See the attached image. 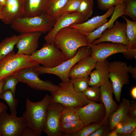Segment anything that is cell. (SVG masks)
<instances>
[{"label":"cell","mask_w":136,"mask_h":136,"mask_svg":"<svg viewBox=\"0 0 136 136\" xmlns=\"http://www.w3.org/2000/svg\"><path fill=\"white\" fill-rule=\"evenodd\" d=\"M88 44L86 35L69 26L59 30L53 41L55 46L62 52L65 60L73 57L80 47Z\"/></svg>","instance_id":"obj_1"},{"label":"cell","mask_w":136,"mask_h":136,"mask_svg":"<svg viewBox=\"0 0 136 136\" xmlns=\"http://www.w3.org/2000/svg\"><path fill=\"white\" fill-rule=\"evenodd\" d=\"M51 100V96L48 94L37 102L26 99V110L22 116L26 121L27 127L32 129L37 136H41L43 131L47 108Z\"/></svg>","instance_id":"obj_2"},{"label":"cell","mask_w":136,"mask_h":136,"mask_svg":"<svg viewBox=\"0 0 136 136\" xmlns=\"http://www.w3.org/2000/svg\"><path fill=\"white\" fill-rule=\"evenodd\" d=\"M55 21L46 13L32 17H23L13 21L11 28L20 33L49 32L53 28Z\"/></svg>","instance_id":"obj_3"},{"label":"cell","mask_w":136,"mask_h":136,"mask_svg":"<svg viewBox=\"0 0 136 136\" xmlns=\"http://www.w3.org/2000/svg\"><path fill=\"white\" fill-rule=\"evenodd\" d=\"M39 65L29 55L15 53L13 50L0 60V81L9 76L17 75L23 69L34 68Z\"/></svg>","instance_id":"obj_4"},{"label":"cell","mask_w":136,"mask_h":136,"mask_svg":"<svg viewBox=\"0 0 136 136\" xmlns=\"http://www.w3.org/2000/svg\"><path fill=\"white\" fill-rule=\"evenodd\" d=\"M91 54L90 48L88 46H83L78 49L73 57L55 67L49 68L39 65L33 69L39 75L46 74L55 75L61 79L62 82H68L71 81L69 75L72 67L80 59L90 56Z\"/></svg>","instance_id":"obj_5"},{"label":"cell","mask_w":136,"mask_h":136,"mask_svg":"<svg viewBox=\"0 0 136 136\" xmlns=\"http://www.w3.org/2000/svg\"><path fill=\"white\" fill-rule=\"evenodd\" d=\"M59 85L58 89L52 93L51 102L59 103L65 107L72 108L84 106L90 101L82 93L75 91L71 81L61 82Z\"/></svg>","instance_id":"obj_6"},{"label":"cell","mask_w":136,"mask_h":136,"mask_svg":"<svg viewBox=\"0 0 136 136\" xmlns=\"http://www.w3.org/2000/svg\"><path fill=\"white\" fill-rule=\"evenodd\" d=\"M91 48V56L96 61L107 59L109 56L118 53H122L128 59L136 58V49H132L123 44L110 42H101L96 44H88Z\"/></svg>","instance_id":"obj_7"},{"label":"cell","mask_w":136,"mask_h":136,"mask_svg":"<svg viewBox=\"0 0 136 136\" xmlns=\"http://www.w3.org/2000/svg\"><path fill=\"white\" fill-rule=\"evenodd\" d=\"M29 56L39 64L50 68L57 66L65 60L60 50L54 44L46 43L42 48L37 50Z\"/></svg>","instance_id":"obj_8"},{"label":"cell","mask_w":136,"mask_h":136,"mask_svg":"<svg viewBox=\"0 0 136 136\" xmlns=\"http://www.w3.org/2000/svg\"><path fill=\"white\" fill-rule=\"evenodd\" d=\"M109 78L112 83L115 99L120 103L122 87L129 83V76L127 63L114 61L109 65Z\"/></svg>","instance_id":"obj_9"},{"label":"cell","mask_w":136,"mask_h":136,"mask_svg":"<svg viewBox=\"0 0 136 136\" xmlns=\"http://www.w3.org/2000/svg\"><path fill=\"white\" fill-rule=\"evenodd\" d=\"M33 68L23 69L17 74L20 82L25 83L30 87L38 90L47 91L51 93L56 91L59 85L48 80H43Z\"/></svg>","instance_id":"obj_10"},{"label":"cell","mask_w":136,"mask_h":136,"mask_svg":"<svg viewBox=\"0 0 136 136\" xmlns=\"http://www.w3.org/2000/svg\"><path fill=\"white\" fill-rule=\"evenodd\" d=\"M7 110L0 115V133L1 136H21L27 127L25 119L22 117L13 116Z\"/></svg>","instance_id":"obj_11"},{"label":"cell","mask_w":136,"mask_h":136,"mask_svg":"<svg viewBox=\"0 0 136 136\" xmlns=\"http://www.w3.org/2000/svg\"><path fill=\"white\" fill-rule=\"evenodd\" d=\"M64 107L56 102H51L48 106L43 131L48 136H60V117Z\"/></svg>","instance_id":"obj_12"},{"label":"cell","mask_w":136,"mask_h":136,"mask_svg":"<svg viewBox=\"0 0 136 136\" xmlns=\"http://www.w3.org/2000/svg\"><path fill=\"white\" fill-rule=\"evenodd\" d=\"M80 119L84 126L92 123H99L104 119L105 110L103 104L91 101L87 105L77 107Z\"/></svg>","instance_id":"obj_13"},{"label":"cell","mask_w":136,"mask_h":136,"mask_svg":"<svg viewBox=\"0 0 136 136\" xmlns=\"http://www.w3.org/2000/svg\"><path fill=\"white\" fill-rule=\"evenodd\" d=\"M126 23L116 21L113 26L105 30L100 37L92 44H96L101 42H110L122 44L130 47L126 34Z\"/></svg>","instance_id":"obj_14"},{"label":"cell","mask_w":136,"mask_h":136,"mask_svg":"<svg viewBox=\"0 0 136 136\" xmlns=\"http://www.w3.org/2000/svg\"><path fill=\"white\" fill-rule=\"evenodd\" d=\"M85 21L83 16L78 12L63 14L57 19L52 29L44 37V40L46 43L53 44L54 37L59 30L71 25L82 23Z\"/></svg>","instance_id":"obj_15"},{"label":"cell","mask_w":136,"mask_h":136,"mask_svg":"<svg viewBox=\"0 0 136 136\" xmlns=\"http://www.w3.org/2000/svg\"><path fill=\"white\" fill-rule=\"evenodd\" d=\"M24 16V0H7L0 20L6 24L11 25L15 20Z\"/></svg>","instance_id":"obj_16"},{"label":"cell","mask_w":136,"mask_h":136,"mask_svg":"<svg viewBox=\"0 0 136 136\" xmlns=\"http://www.w3.org/2000/svg\"><path fill=\"white\" fill-rule=\"evenodd\" d=\"M100 87L101 93L100 101L104 106L105 115L103 119L99 123L101 125H109L108 117L112 113L117 109L119 105L113 98L114 91L111 81H109Z\"/></svg>","instance_id":"obj_17"},{"label":"cell","mask_w":136,"mask_h":136,"mask_svg":"<svg viewBox=\"0 0 136 136\" xmlns=\"http://www.w3.org/2000/svg\"><path fill=\"white\" fill-rule=\"evenodd\" d=\"M42 33L40 32L20 33L16 45L17 53L30 55L39 47V40Z\"/></svg>","instance_id":"obj_18"},{"label":"cell","mask_w":136,"mask_h":136,"mask_svg":"<svg viewBox=\"0 0 136 136\" xmlns=\"http://www.w3.org/2000/svg\"><path fill=\"white\" fill-rule=\"evenodd\" d=\"M115 7H111L106 13L102 15L97 16L83 23L73 24L69 26L76 29L85 35L91 33L108 21L107 18L113 14Z\"/></svg>","instance_id":"obj_19"},{"label":"cell","mask_w":136,"mask_h":136,"mask_svg":"<svg viewBox=\"0 0 136 136\" xmlns=\"http://www.w3.org/2000/svg\"><path fill=\"white\" fill-rule=\"evenodd\" d=\"M109 63L107 59L96 61L94 68L95 69L89 75V86L100 87L109 81Z\"/></svg>","instance_id":"obj_20"},{"label":"cell","mask_w":136,"mask_h":136,"mask_svg":"<svg viewBox=\"0 0 136 136\" xmlns=\"http://www.w3.org/2000/svg\"><path fill=\"white\" fill-rule=\"evenodd\" d=\"M126 6L125 2L115 6L114 12L109 21L93 32L86 35L87 36L88 44L92 43L94 41L100 37L105 30L113 26L116 19L119 17L124 15Z\"/></svg>","instance_id":"obj_21"},{"label":"cell","mask_w":136,"mask_h":136,"mask_svg":"<svg viewBox=\"0 0 136 136\" xmlns=\"http://www.w3.org/2000/svg\"><path fill=\"white\" fill-rule=\"evenodd\" d=\"M96 62L91 55L82 58L72 67L69 73V77L71 79L89 76L94 68Z\"/></svg>","instance_id":"obj_22"},{"label":"cell","mask_w":136,"mask_h":136,"mask_svg":"<svg viewBox=\"0 0 136 136\" xmlns=\"http://www.w3.org/2000/svg\"><path fill=\"white\" fill-rule=\"evenodd\" d=\"M51 1L24 0V17H32L46 13Z\"/></svg>","instance_id":"obj_23"},{"label":"cell","mask_w":136,"mask_h":136,"mask_svg":"<svg viewBox=\"0 0 136 136\" xmlns=\"http://www.w3.org/2000/svg\"><path fill=\"white\" fill-rule=\"evenodd\" d=\"M130 105L129 100L123 98L117 109L110 115L108 121L111 131L113 130L118 123L128 115Z\"/></svg>","instance_id":"obj_24"},{"label":"cell","mask_w":136,"mask_h":136,"mask_svg":"<svg viewBox=\"0 0 136 136\" xmlns=\"http://www.w3.org/2000/svg\"><path fill=\"white\" fill-rule=\"evenodd\" d=\"M136 127V117L127 115L118 123L113 130L115 131L118 136H130L133 130Z\"/></svg>","instance_id":"obj_25"},{"label":"cell","mask_w":136,"mask_h":136,"mask_svg":"<svg viewBox=\"0 0 136 136\" xmlns=\"http://www.w3.org/2000/svg\"><path fill=\"white\" fill-rule=\"evenodd\" d=\"M84 126L83 123L80 119L60 124L59 130L62 135L73 136Z\"/></svg>","instance_id":"obj_26"},{"label":"cell","mask_w":136,"mask_h":136,"mask_svg":"<svg viewBox=\"0 0 136 136\" xmlns=\"http://www.w3.org/2000/svg\"><path fill=\"white\" fill-rule=\"evenodd\" d=\"M69 0H51L46 14L55 21Z\"/></svg>","instance_id":"obj_27"},{"label":"cell","mask_w":136,"mask_h":136,"mask_svg":"<svg viewBox=\"0 0 136 136\" xmlns=\"http://www.w3.org/2000/svg\"><path fill=\"white\" fill-rule=\"evenodd\" d=\"M20 35L7 37L0 43V60L13 50L19 38Z\"/></svg>","instance_id":"obj_28"},{"label":"cell","mask_w":136,"mask_h":136,"mask_svg":"<svg viewBox=\"0 0 136 136\" xmlns=\"http://www.w3.org/2000/svg\"><path fill=\"white\" fill-rule=\"evenodd\" d=\"M126 23V34L131 49H136V21H131L122 16Z\"/></svg>","instance_id":"obj_29"},{"label":"cell","mask_w":136,"mask_h":136,"mask_svg":"<svg viewBox=\"0 0 136 136\" xmlns=\"http://www.w3.org/2000/svg\"><path fill=\"white\" fill-rule=\"evenodd\" d=\"M77 107L68 108L64 107L60 114V124L80 119Z\"/></svg>","instance_id":"obj_30"},{"label":"cell","mask_w":136,"mask_h":136,"mask_svg":"<svg viewBox=\"0 0 136 136\" xmlns=\"http://www.w3.org/2000/svg\"><path fill=\"white\" fill-rule=\"evenodd\" d=\"M0 98L4 100L7 104L10 110L11 114L16 116V108L18 101L15 98L12 92L9 90L3 91L0 95Z\"/></svg>","instance_id":"obj_31"},{"label":"cell","mask_w":136,"mask_h":136,"mask_svg":"<svg viewBox=\"0 0 136 136\" xmlns=\"http://www.w3.org/2000/svg\"><path fill=\"white\" fill-rule=\"evenodd\" d=\"M93 0H81L77 12L80 13L86 21L91 16L93 12Z\"/></svg>","instance_id":"obj_32"},{"label":"cell","mask_w":136,"mask_h":136,"mask_svg":"<svg viewBox=\"0 0 136 136\" xmlns=\"http://www.w3.org/2000/svg\"><path fill=\"white\" fill-rule=\"evenodd\" d=\"M90 77L75 78L71 79L75 91L82 93L89 86Z\"/></svg>","instance_id":"obj_33"},{"label":"cell","mask_w":136,"mask_h":136,"mask_svg":"<svg viewBox=\"0 0 136 136\" xmlns=\"http://www.w3.org/2000/svg\"><path fill=\"white\" fill-rule=\"evenodd\" d=\"M82 93L88 100L90 101L95 102L100 101L101 93L99 87L89 86Z\"/></svg>","instance_id":"obj_34"},{"label":"cell","mask_w":136,"mask_h":136,"mask_svg":"<svg viewBox=\"0 0 136 136\" xmlns=\"http://www.w3.org/2000/svg\"><path fill=\"white\" fill-rule=\"evenodd\" d=\"M4 80L3 91L10 90L15 97L16 86L20 82L18 77L17 75H12L7 77Z\"/></svg>","instance_id":"obj_35"},{"label":"cell","mask_w":136,"mask_h":136,"mask_svg":"<svg viewBox=\"0 0 136 136\" xmlns=\"http://www.w3.org/2000/svg\"><path fill=\"white\" fill-rule=\"evenodd\" d=\"M125 2L124 15L128 16L133 21H136V0H125Z\"/></svg>","instance_id":"obj_36"},{"label":"cell","mask_w":136,"mask_h":136,"mask_svg":"<svg viewBox=\"0 0 136 136\" xmlns=\"http://www.w3.org/2000/svg\"><path fill=\"white\" fill-rule=\"evenodd\" d=\"M101 125L99 123H92L84 126L73 136H89Z\"/></svg>","instance_id":"obj_37"},{"label":"cell","mask_w":136,"mask_h":136,"mask_svg":"<svg viewBox=\"0 0 136 136\" xmlns=\"http://www.w3.org/2000/svg\"><path fill=\"white\" fill-rule=\"evenodd\" d=\"M98 8L100 10H108L113 6L122 4L125 0H96Z\"/></svg>","instance_id":"obj_38"},{"label":"cell","mask_w":136,"mask_h":136,"mask_svg":"<svg viewBox=\"0 0 136 136\" xmlns=\"http://www.w3.org/2000/svg\"><path fill=\"white\" fill-rule=\"evenodd\" d=\"M81 1V0H69L61 12L60 15L65 13L77 12Z\"/></svg>","instance_id":"obj_39"},{"label":"cell","mask_w":136,"mask_h":136,"mask_svg":"<svg viewBox=\"0 0 136 136\" xmlns=\"http://www.w3.org/2000/svg\"><path fill=\"white\" fill-rule=\"evenodd\" d=\"M111 131L109 125H101L89 136H108Z\"/></svg>","instance_id":"obj_40"},{"label":"cell","mask_w":136,"mask_h":136,"mask_svg":"<svg viewBox=\"0 0 136 136\" xmlns=\"http://www.w3.org/2000/svg\"><path fill=\"white\" fill-rule=\"evenodd\" d=\"M128 115L132 117H136V101L132 100Z\"/></svg>","instance_id":"obj_41"},{"label":"cell","mask_w":136,"mask_h":136,"mask_svg":"<svg viewBox=\"0 0 136 136\" xmlns=\"http://www.w3.org/2000/svg\"><path fill=\"white\" fill-rule=\"evenodd\" d=\"M21 136H37V135L32 129L27 127L23 131Z\"/></svg>","instance_id":"obj_42"},{"label":"cell","mask_w":136,"mask_h":136,"mask_svg":"<svg viewBox=\"0 0 136 136\" xmlns=\"http://www.w3.org/2000/svg\"><path fill=\"white\" fill-rule=\"evenodd\" d=\"M128 73L131 74L132 78L136 79V66L133 67L131 65L128 66Z\"/></svg>","instance_id":"obj_43"},{"label":"cell","mask_w":136,"mask_h":136,"mask_svg":"<svg viewBox=\"0 0 136 136\" xmlns=\"http://www.w3.org/2000/svg\"><path fill=\"white\" fill-rule=\"evenodd\" d=\"M8 107L3 103L0 101V115L4 111L7 110Z\"/></svg>","instance_id":"obj_44"},{"label":"cell","mask_w":136,"mask_h":136,"mask_svg":"<svg viewBox=\"0 0 136 136\" xmlns=\"http://www.w3.org/2000/svg\"><path fill=\"white\" fill-rule=\"evenodd\" d=\"M130 94L133 99H136V87H133L131 90Z\"/></svg>","instance_id":"obj_45"},{"label":"cell","mask_w":136,"mask_h":136,"mask_svg":"<svg viewBox=\"0 0 136 136\" xmlns=\"http://www.w3.org/2000/svg\"><path fill=\"white\" fill-rule=\"evenodd\" d=\"M5 83V80L0 81V95L3 91V87Z\"/></svg>","instance_id":"obj_46"},{"label":"cell","mask_w":136,"mask_h":136,"mask_svg":"<svg viewBox=\"0 0 136 136\" xmlns=\"http://www.w3.org/2000/svg\"><path fill=\"white\" fill-rule=\"evenodd\" d=\"M117 132L115 130H113L109 133L108 136H118Z\"/></svg>","instance_id":"obj_47"},{"label":"cell","mask_w":136,"mask_h":136,"mask_svg":"<svg viewBox=\"0 0 136 136\" xmlns=\"http://www.w3.org/2000/svg\"><path fill=\"white\" fill-rule=\"evenodd\" d=\"M7 0H0V4L2 6H4L6 5Z\"/></svg>","instance_id":"obj_48"},{"label":"cell","mask_w":136,"mask_h":136,"mask_svg":"<svg viewBox=\"0 0 136 136\" xmlns=\"http://www.w3.org/2000/svg\"><path fill=\"white\" fill-rule=\"evenodd\" d=\"M130 136H136V127L134 128L131 132L130 135Z\"/></svg>","instance_id":"obj_49"},{"label":"cell","mask_w":136,"mask_h":136,"mask_svg":"<svg viewBox=\"0 0 136 136\" xmlns=\"http://www.w3.org/2000/svg\"><path fill=\"white\" fill-rule=\"evenodd\" d=\"M3 6H2L0 4V19L1 18V14L2 12V9L3 8Z\"/></svg>","instance_id":"obj_50"},{"label":"cell","mask_w":136,"mask_h":136,"mask_svg":"<svg viewBox=\"0 0 136 136\" xmlns=\"http://www.w3.org/2000/svg\"><path fill=\"white\" fill-rule=\"evenodd\" d=\"M0 136H1V135L0 133Z\"/></svg>","instance_id":"obj_51"}]
</instances>
